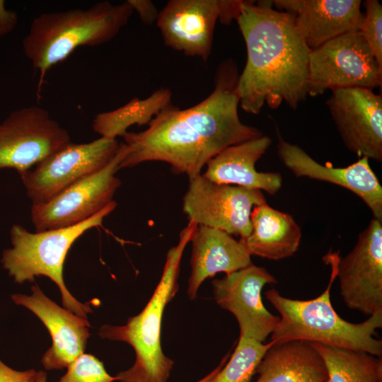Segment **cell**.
<instances>
[{"instance_id": "1", "label": "cell", "mask_w": 382, "mask_h": 382, "mask_svg": "<svg viewBox=\"0 0 382 382\" xmlns=\"http://www.w3.org/2000/svg\"><path fill=\"white\" fill-rule=\"evenodd\" d=\"M238 76L235 62L226 59L216 71L214 90L203 100L186 109L170 104L145 130L127 132L119 169L161 161L191 180L224 149L262 136L239 118Z\"/></svg>"}, {"instance_id": "2", "label": "cell", "mask_w": 382, "mask_h": 382, "mask_svg": "<svg viewBox=\"0 0 382 382\" xmlns=\"http://www.w3.org/2000/svg\"><path fill=\"white\" fill-rule=\"evenodd\" d=\"M272 4L242 1L236 18L247 50L237 92L241 108L251 114H258L265 104L274 109L283 102L295 110L308 96L311 50L293 16Z\"/></svg>"}, {"instance_id": "3", "label": "cell", "mask_w": 382, "mask_h": 382, "mask_svg": "<svg viewBox=\"0 0 382 382\" xmlns=\"http://www.w3.org/2000/svg\"><path fill=\"white\" fill-rule=\"evenodd\" d=\"M340 259L338 253H329L323 257L331 266V274L325 291L313 299H291L274 289L266 291V299L280 315L271 340L275 343L302 340L381 357L382 341L374 335L382 327V312L375 313L362 323H352L342 319L332 306L330 289L337 278Z\"/></svg>"}, {"instance_id": "4", "label": "cell", "mask_w": 382, "mask_h": 382, "mask_svg": "<svg viewBox=\"0 0 382 382\" xmlns=\"http://www.w3.org/2000/svg\"><path fill=\"white\" fill-rule=\"evenodd\" d=\"M133 9L127 1H103L87 8L42 13L31 22L22 45L25 56L39 74L37 94L48 71L81 46H98L113 39Z\"/></svg>"}, {"instance_id": "5", "label": "cell", "mask_w": 382, "mask_h": 382, "mask_svg": "<svg viewBox=\"0 0 382 382\" xmlns=\"http://www.w3.org/2000/svg\"><path fill=\"white\" fill-rule=\"evenodd\" d=\"M198 225L189 220L181 231L178 244L169 249L161 279L141 312L128 319L122 326L103 325L98 335L102 338L123 341L135 351L136 360L129 369L120 372V378L140 382H166L173 361L163 352L161 329L166 305L178 290V279L185 248L191 241Z\"/></svg>"}, {"instance_id": "6", "label": "cell", "mask_w": 382, "mask_h": 382, "mask_svg": "<svg viewBox=\"0 0 382 382\" xmlns=\"http://www.w3.org/2000/svg\"><path fill=\"white\" fill-rule=\"evenodd\" d=\"M117 204L112 200L92 217L66 228L30 233L19 224L13 225L10 231L12 247L3 251L1 259L4 269L18 284L34 282L35 276L49 277L57 285L64 307L87 319L92 309L76 299L67 289L63 279L64 263L75 241L86 231L100 226Z\"/></svg>"}, {"instance_id": "7", "label": "cell", "mask_w": 382, "mask_h": 382, "mask_svg": "<svg viewBox=\"0 0 382 382\" xmlns=\"http://www.w3.org/2000/svg\"><path fill=\"white\" fill-rule=\"evenodd\" d=\"M381 83L382 67L359 31L333 38L309 54L308 96L339 88L373 90Z\"/></svg>"}, {"instance_id": "8", "label": "cell", "mask_w": 382, "mask_h": 382, "mask_svg": "<svg viewBox=\"0 0 382 382\" xmlns=\"http://www.w3.org/2000/svg\"><path fill=\"white\" fill-rule=\"evenodd\" d=\"M117 139L70 142L20 175L32 204L45 202L69 186L104 168L115 156Z\"/></svg>"}, {"instance_id": "9", "label": "cell", "mask_w": 382, "mask_h": 382, "mask_svg": "<svg viewBox=\"0 0 382 382\" xmlns=\"http://www.w3.org/2000/svg\"><path fill=\"white\" fill-rule=\"evenodd\" d=\"M242 1L170 0L159 11L156 25L164 44L207 61L211 54L217 21L236 20Z\"/></svg>"}, {"instance_id": "10", "label": "cell", "mask_w": 382, "mask_h": 382, "mask_svg": "<svg viewBox=\"0 0 382 382\" xmlns=\"http://www.w3.org/2000/svg\"><path fill=\"white\" fill-rule=\"evenodd\" d=\"M70 142L68 131L43 108L16 110L0 122V169L21 175Z\"/></svg>"}, {"instance_id": "11", "label": "cell", "mask_w": 382, "mask_h": 382, "mask_svg": "<svg viewBox=\"0 0 382 382\" xmlns=\"http://www.w3.org/2000/svg\"><path fill=\"white\" fill-rule=\"evenodd\" d=\"M263 203L266 199L261 190L215 183L201 174L190 180L183 210L198 226L245 238L252 230L253 207Z\"/></svg>"}, {"instance_id": "12", "label": "cell", "mask_w": 382, "mask_h": 382, "mask_svg": "<svg viewBox=\"0 0 382 382\" xmlns=\"http://www.w3.org/2000/svg\"><path fill=\"white\" fill-rule=\"evenodd\" d=\"M122 146L102 170L69 186L49 200L32 204L31 221L36 231L66 228L80 224L112 201L121 185L115 173L119 170Z\"/></svg>"}, {"instance_id": "13", "label": "cell", "mask_w": 382, "mask_h": 382, "mask_svg": "<svg viewBox=\"0 0 382 382\" xmlns=\"http://www.w3.org/2000/svg\"><path fill=\"white\" fill-rule=\"evenodd\" d=\"M345 305L366 316L382 312V221L374 218L337 266Z\"/></svg>"}, {"instance_id": "14", "label": "cell", "mask_w": 382, "mask_h": 382, "mask_svg": "<svg viewBox=\"0 0 382 382\" xmlns=\"http://www.w3.org/2000/svg\"><path fill=\"white\" fill-rule=\"evenodd\" d=\"M277 281L267 269L253 264L212 282L214 299L236 318L240 336L263 342L275 330L279 317L265 307L263 287Z\"/></svg>"}, {"instance_id": "15", "label": "cell", "mask_w": 382, "mask_h": 382, "mask_svg": "<svg viewBox=\"0 0 382 382\" xmlns=\"http://www.w3.org/2000/svg\"><path fill=\"white\" fill-rule=\"evenodd\" d=\"M327 105L348 150L381 162V95L364 88L335 89Z\"/></svg>"}, {"instance_id": "16", "label": "cell", "mask_w": 382, "mask_h": 382, "mask_svg": "<svg viewBox=\"0 0 382 382\" xmlns=\"http://www.w3.org/2000/svg\"><path fill=\"white\" fill-rule=\"evenodd\" d=\"M277 133L278 156L295 176L328 182L347 189L364 202L374 218L382 221V187L369 158H359L355 163L343 168H335L329 163L324 166Z\"/></svg>"}, {"instance_id": "17", "label": "cell", "mask_w": 382, "mask_h": 382, "mask_svg": "<svg viewBox=\"0 0 382 382\" xmlns=\"http://www.w3.org/2000/svg\"><path fill=\"white\" fill-rule=\"evenodd\" d=\"M30 296L11 295L12 301L32 311L46 326L52 345L44 354L42 364L47 370L62 369L84 353L90 323L46 296L37 285L31 287Z\"/></svg>"}, {"instance_id": "18", "label": "cell", "mask_w": 382, "mask_h": 382, "mask_svg": "<svg viewBox=\"0 0 382 382\" xmlns=\"http://www.w3.org/2000/svg\"><path fill=\"white\" fill-rule=\"evenodd\" d=\"M272 4L293 16L311 50L343 34L359 31L364 16L360 0H276Z\"/></svg>"}, {"instance_id": "19", "label": "cell", "mask_w": 382, "mask_h": 382, "mask_svg": "<svg viewBox=\"0 0 382 382\" xmlns=\"http://www.w3.org/2000/svg\"><path fill=\"white\" fill-rule=\"evenodd\" d=\"M272 143L265 135L230 146L206 165L204 178L218 184L236 185L250 189L276 194L282 186L279 173L258 172L256 162L264 155Z\"/></svg>"}, {"instance_id": "20", "label": "cell", "mask_w": 382, "mask_h": 382, "mask_svg": "<svg viewBox=\"0 0 382 382\" xmlns=\"http://www.w3.org/2000/svg\"><path fill=\"white\" fill-rule=\"evenodd\" d=\"M192 242L191 273L187 295L193 300L202 282L216 273L226 274L251 264V255L243 243L225 231L198 226Z\"/></svg>"}, {"instance_id": "21", "label": "cell", "mask_w": 382, "mask_h": 382, "mask_svg": "<svg viewBox=\"0 0 382 382\" xmlns=\"http://www.w3.org/2000/svg\"><path fill=\"white\" fill-rule=\"evenodd\" d=\"M255 382H328L323 359L310 342L274 343L261 359Z\"/></svg>"}, {"instance_id": "22", "label": "cell", "mask_w": 382, "mask_h": 382, "mask_svg": "<svg viewBox=\"0 0 382 382\" xmlns=\"http://www.w3.org/2000/svg\"><path fill=\"white\" fill-rule=\"evenodd\" d=\"M250 220V235L240 238L250 255L278 260L291 257L298 250L301 230L289 214L266 202L253 207Z\"/></svg>"}, {"instance_id": "23", "label": "cell", "mask_w": 382, "mask_h": 382, "mask_svg": "<svg viewBox=\"0 0 382 382\" xmlns=\"http://www.w3.org/2000/svg\"><path fill=\"white\" fill-rule=\"evenodd\" d=\"M171 96L170 89L161 88L146 98H134L117 109L98 114L93 120V129L102 137H123L133 125H148L171 104Z\"/></svg>"}, {"instance_id": "24", "label": "cell", "mask_w": 382, "mask_h": 382, "mask_svg": "<svg viewBox=\"0 0 382 382\" xmlns=\"http://www.w3.org/2000/svg\"><path fill=\"white\" fill-rule=\"evenodd\" d=\"M310 343L324 361L328 382H382L381 357L359 350Z\"/></svg>"}, {"instance_id": "25", "label": "cell", "mask_w": 382, "mask_h": 382, "mask_svg": "<svg viewBox=\"0 0 382 382\" xmlns=\"http://www.w3.org/2000/svg\"><path fill=\"white\" fill-rule=\"evenodd\" d=\"M274 343L267 344L240 336L231 359L212 382H251L267 350Z\"/></svg>"}, {"instance_id": "26", "label": "cell", "mask_w": 382, "mask_h": 382, "mask_svg": "<svg viewBox=\"0 0 382 382\" xmlns=\"http://www.w3.org/2000/svg\"><path fill=\"white\" fill-rule=\"evenodd\" d=\"M117 380L105 370L101 361L90 354H82L67 367L66 373L56 382H112Z\"/></svg>"}, {"instance_id": "27", "label": "cell", "mask_w": 382, "mask_h": 382, "mask_svg": "<svg viewBox=\"0 0 382 382\" xmlns=\"http://www.w3.org/2000/svg\"><path fill=\"white\" fill-rule=\"evenodd\" d=\"M363 4L365 13L359 33L382 67V6L377 0H366Z\"/></svg>"}, {"instance_id": "28", "label": "cell", "mask_w": 382, "mask_h": 382, "mask_svg": "<svg viewBox=\"0 0 382 382\" xmlns=\"http://www.w3.org/2000/svg\"><path fill=\"white\" fill-rule=\"evenodd\" d=\"M37 374L33 369L23 371L14 370L0 359V382H36Z\"/></svg>"}, {"instance_id": "29", "label": "cell", "mask_w": 382, "mask_h": 382, "mask_svg": "<svg viewBox=\"0 0 382 382\" xmlns=\"http://www.w3.org/2000/svg\"><path fill=\"white\" fill-rule=\"evenodd\" d=\"M133 11H136L141 21L151 25L156 23L159 11L154 4L149 0H127Z\"/></svg>"}, {"instance_id": "30", "label": "cell", "mask_w": 382, "mask_h": 382, "mask_svg": "<svg viewBox=\"0 0 382 382\" xmlns=\"http://www.w3.org/2000/svg\"><path fill=\"white\" fill-rule=\"evenodd\" d=\"M18 13L6 8L5 1L0 0V37L11 33L18 23Z\"/></svg>"}, {"instance_id": "31", "label": "cell", "mask_w": 382, "mask_h": 382, "mask_svg": "<svg viewBox=\"0 0 382 382\" xmlns=\"http://www.w3.org/2000/svg\"><path fill=\"white\" fill-rule=\"evenodd\" d=\"M227 360V357H225L221 361L219 365L215 368L211 373L207 374L206 376L200 379L199 381L197 382H212L214 376L217 374V373L221 370V369L224 366L226 361ZM120 382H140L139 381L136 380H131V379H127V378H120L118 379Z\"/></svg>"}, {"instance_id": "32", "label": "cell", "mask_w": 382, "mask_h": 382, "mask_svg": "<svg viewBox=\"0 0 382 382\" xmlns=\"http://www.w3.org/2000/svg\"><path fill=\"white\" fill-rule=\"evenodd\" d=\"M46 381H47L46 373L42 371H38L37 374L36 382H46Z\"/></svg>"}]
</instances>
